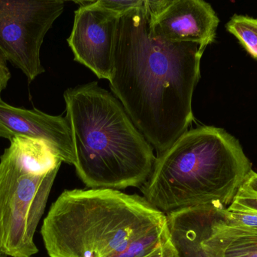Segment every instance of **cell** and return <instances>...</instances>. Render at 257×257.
<instances>
[{"mask_svg":"<svg viewBox=\"0 0 257 257\" xmlns=\"http://www.w3.org/2000/svg\"><path fill=\"white\" fill-rule=\"evenodd\" d=\"M205 48L156 37L142 7L119 18L110 88L157 155L188 131Z\"/></svg>","mask_w":257,"mask_h":257,"instance_id":"cell-1","label":"cell"},{"mask_svg":"<svg viewBox=\"0 0 257 257\" xmlns=\"http://www.w3.org/2000/svg\"><path fill=\"white\" fill-rule=\"evenodd\" d=\"M77 175L90 189L142 187L152 174L154 149L121 103L96 81L64 92Z\"/></svg>","mask_w":257,"mask_h":257,"instance_id":"cell-2","label":"cell"},{"mask_svg":"<svg viewBox=\"0 0 257 257\" xmlns=\"http://www.w3.org/2000/svg\"><path fill=\"white\" fill-rule=\"evenodd\" d=\"M252 172L235 137L204 125L188 130L157 155L141 190L145 200L165 214L212 204L226 208Z\"/></svg>","mask_w":257,"mask_h":257,"instance_id":"cell-3","label":"cell"},{"mask_svg":"<svg viewBox=\"0 0 257 257\" xmlns=\"http://www.w3.org/2000/svg\"><path fill=\"white\" fill-rule=\"evenodd\" d=\"M167 222L145 198L108 189L65 190L41 229L51 257H109Z\"/></svg>","mask_w":257,"mask_h":257,"instance_id":"cell-4","label":"cell"},{"mask_svg":"<svg viewBox=\"0 0 257 257\" xmlns=\"http://www.w3.org/2000/svg\"><path fill=\"white\" fill-rule=\"evenodd\" d=\"M62 161L42 140L14 137L0 156V251L39 252L35 233Z\"/></svg>","mask_w":257,"mask_h":257,"instance_id":"cell-5","label":"cell"},{"mask_svg":"<svg viewBox=\"0 0 257 257\" xmlns=\"http://www.w3.org/2000/svg\"><path fill=\"white\" fill-rule=\"evenodd\" d=\"M64 2L0 0V50L29 82L45 72L40 51L45 35L63 13Z\"/></svg>","mask_w":257,"mask_h":257,"instance_id":"cell-6","label":"cell"},{"mask_svg":"<svg viewBox=\"0 0 257 257\" xmlns=\"http://www.w3.org/2000/svg\"><path fill=\"white\" fill-rule=\"evenodd\" d=\"M150 30L156 37L173 42H193L206 48L215 40L219 20L202 0H145Z\"/></svg>","mask_w":257,"mask_h":257,"instance_id":"cell-7","label":"cell"},{"mask_svg":"<svg viewBox=\"0 0 257 257\" xmlns=\"http://www.w3.org/2000/svg\"><path fill=\"white\" fill-rule=\"evenodd\" d=\"M67 42L75 61L100 79H110L117 24L120 16L102 9L96 1H79Z\"/></svg>","mask_w":257,"mask_h":257,"instance_id":"cell-8","label":"cell"},{"mask_svg":"<svg viewBox=\"0 0 257 257\" xmlns=\"http://www.w3.org/2000/svg\"><path fill=\"white\" fill-rule=\"evenodd\" d=\"M16 137L42 140L62 162L75 165L72 131L66 117L13 107L0 96V138L11 140Z\"/></svg>","mask_w":257,"mask_h":257,"instance_id":"cell-9","label":"cell"},{"mask_svg":"<svg viewBox=\"0 0 257 257\" xmlns=\"http://www.w3.org/2000/svg\"><path fill=\"white\" fill-rule=\"evenodd\" d=\"M222 205H207L205 238L217 257H257V231L228 225Z\"/></svg>","mask_w":257,"mask_h":257,"instance_id":"cell-10","label":"cell"},{"mask_svg":"<svg viewBox=\"0 0 257 257\" xmlns=\"http://www.w3.org/2000/svg\"><path fill=\"white\" fill-rule=\"evenodd\" d=\"M207 205L166 214L178 257H217L205 238Z\"/></svg>","mask_w":257,"mask_h":257,"instance_id":"cell-11","label":"cell"},{"mask_svg":"<svg viewBox=\"0 0 257 257\" xmlns=\"http://www.w3.org/2000/svg\"><path fill=\"white\" fill-rule=\"evenodd\" d=\"M169 238L170 234L166 222L163 226L132 240L123 248L109 257H148Z\"/></svg>","mask_w":257,"mask_h":257,"instance_id":"cell-12","label":"cell"},{"mask_svg":"<svg viewBox=\"0 0 257 257\" xmlns=\"http://www.w3.org/2000/svg\"><path fill=\"white\" fill-rule=\"evenodd\" d=\"M226 27L246 51L257 60V18L235 15L228 21Z\"/></svg>","mask_w":257,"mask_h":257,"instance_id":"cell-13","label":"cell"},{"mask_svg":"<svg viewBox=\"0 0 257 257\" xmlns=\"http://www.w3.org/2000/svg\"><path fill=\"white\" fill-rule=\"evenodd\" d=\"M222 212L224 221L228 225L257 231V211L247 209L232 202Z\"/></svg>","mask_w":257,"mask_h":257,"instance_id":"cell-14","label":"cell"},{"mask_svg":"<svg viewBox=\"0 0 257 257\" xmlns=\"http://www.w3.org/2000/svg\"><path fill=\"white\" fill-rule=\"evenodd\" d=\"M96 3L102 9L121 16L131 9L143 6L144 0H96Z\"/></svg>","mask_w":257,"mask_h":257,"instance_id":"cell-15","label":"cell"},{"mask_svg":"<svg viewBox=\"0 0 257 257\" xmlns=\"http://www.w3.org/2000/svg\"><path fill=\"white\" fill-rule=\"evenodd\" d=\"M234 202L247 209L257 211V194L242 187L240 188L233 200Z\"/></svg>","mask_w":257,"mask_h":257,"instance_id":"cell-16","label":"cell"},{"mask_svg":"<svg viewBox=\"0 0 257 257\" xmlns=\"http://www.w3.org/2000/svg\"><path fill=\"white\" fill-rule=\"evenodd\" d=\"M11 77L12 74L8 67L7 60L0 50V94L7 87Z\"/></svg>","mask_w":257,"mask_h":257,"instance_id":"cell-17","label":"cell"},{"mask_svg":"<svg viewBox=\"0 0 257 257\" xmlns=\"http://www.w3.org/2000/svg\"><path fill=\"white\" fill-rule=\"evenodd\" d=\"M148 257H178V255L170 238L157 251Z\"/></svg>","mask_w":257,"mask_h":257,"instance_id":"cell-18","label":"cell"},{"mask_svg":"<svg viewBox=\"0 0 257 257\" xmlns=\"http://www.w3.org/2000/svg\"><path fill=\"white\" fill-rule=\"evenodd\" d=\"M243 187L257 194V173L252 172L246 180Z\"/></svg>","mask_w":257,"mask_h":257,"instance_id":"cell-19","label":"cell"},{"mask_svg":"<svg viewBox=\"0 0 257 257\" xmlns=\"http://www.w3.org/2000/svg\"><path fill=\"white\" fill-rule=\"evenodd\" d=\"M0 257H8L7 256H6V255L4 254V253H2L1 251H0Z\"/></svg>","mask_w":257,"mask_h":257,"instance_id":"cell-20","label":"cell"}]
</instances>
